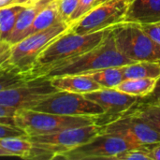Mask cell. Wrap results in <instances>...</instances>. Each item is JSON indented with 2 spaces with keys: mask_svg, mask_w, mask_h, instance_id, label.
Returning <instances> with one entry per match:
<instances>
[{
  "mask_svg": "<svg viewBox=\"0 0 160 160\" xmlns=\"http://www.w3.org/2000/svg\"><path fill=\"white\" fill-rule=\"evenodd\" d=\"M102 88H115L123 80V73L121 67H112L102 68L97 71L85 73Z\"/></svg>",
  "mask_w": 160,
  "mask_h": 160,
  "instance_id": "7402d4cb",
  "label": "cell"
},
{
  "mask_svg": "<svg viewBox=\"0 0 160 160\" xmlns=\"http://www.w3.org/2000/svg\"><path fill=\"white\" fill-rule=\"evenodd\" d=\"M98 118V116L60 115L28 109L17 111L14 124L30 137L97 124Z\"/></svg>",
  "mask_w": 160,
  "mask_h": 160,
  "instance_id": "277c9868",
  "label": "cell"
},
{
  "mask_svg": "<svg viewBox=\"0 0 160 160\" xmlns=\"http://www.w3.org/2000/svg\"><path fill=\"white\" fill-rule=\"evenodd\" d=\"M133 148L142 147L134 145L117 136L99 133L87 142L65 152L57 158L66 160L112 159L118 154Z\"/></svg>",
  "mask_w": 160,
  "mask_h": 160,
  "instance_id": "8fae6325",
  "label": "cell"
},
{
  "mask_svg": "<svg viewBox=\"0 0 160 160\" xmlns=\"http://www.w3.org/2000/svg\"><path fill=\"white\" fill-rule=\"evenodd\" d=\"M79 0H57L58 10L63 22L69 24V20L78 7Z\"/></svg>",
  "mask_w": 160,
  "mask_h": 160,
  "instance_id": "d4e9b609",
  "label": "cell"
},
{
  "mask_svg": "<svg viewBox=\"0 0 160 160\" xmlns=\"http://www.w3.org/2000/svg\"><path fill=\"white\" fill-rule=\"evenodd\" d=\"M148 148H133L127 150L113 157L112 160H149Z\"/></svg>",
  "mask_w": 160,
  "mask_h": 160,
  "instance_id": "484cf974",
  "label": "cell"
},
{
  "mask_svg": "<svg viewBox=\"0 0 160 160\" xmlns=\"http://www.w3.org/2000/svg\"><path fill=\"white\" fill-rule=\"evenodd\" d=\"M138 102L150 103V104H160V77L158 79V82H157L154 91L146 97L140 98Z\"/></svg>",
  "mask_w": 160,
  "mask_h": 160,
  "instance_id": "4dcf8cb0",
  "label": "cell"
},
{
  "mask_svg": "<svg viewBox=\"0 0 160 160\" xmlns=\"http://www.w3.org/2000/svg\"><path fill=\"white\" fill-rule=\"evenodd\" d=\"M103 3V0H79L78 7L69 20V25L71 26L74 22H76L79 19H81L84 14L89 12L95 7Z\"/></svg>",
  "mask_w": 160,
  "mask_h": 160,
  "instance_id": "cb8c5ba5",
  "label": "cell"
},
{
  "mask_svg": "<svg viewBox=\"0 0 160 160\" xmlns=\"http://www.w3.org/2000/svg\"><path fill=\"white\" fill-rule=\"evenodd\" d=\"M119 52L133 62H160V45L155 42L141 24L122 22L112 30Z\"/></svg>",
  "mask_w": 160,
  "mask_h": 160,
  "instance_id": "5b68a950",
  "label": "cell"
},
{
  "mask_svg": "<svg viewBox=\"0 0 160 160\" xmlns=\"http://www.w3.org/2000/svg\"><path fill=\"white\" fill-rule=\"evenodd\" d=\"M121 115H133L139 117L160 132V104L141 103L137 101L130 109Z\"/></svg>",
  "mask_w": 160,
  "mask_h": 160,
  "instance_id": "d6986e66",
  "label": "cell"
},
{
  "mask_svg": "<svg viewBox=\"0 0 160 160\" xmlns=\"http://www.w3.org/2000/svg\"><path fill=\"white\" fill-rule=\"evenodd\" d=\"M100 133V126L93 124L61 131L28 136L33 146L26 159H56L60 155L83 144Z\"/></svg>",
  "mask_w": 160,
  "mask_h": 160,
  "instance_id": "3957f363",
  "label": "cell"
},
{
  "mask_svg": "<svg viewBox=\"0 0 160 160\" xmlns=\"http://www.w3.org/2000/svg\"><path fill=\"white\" fill-rule=\"evenodd\" d=\"M158 79L154 78H140V79H125L115 89L139 98H143L150 95L157 84Z\"/></svg>",
  "mask_w": 160,
  "mask_h": 160,
  "instance_id": "ac0fdd59",
  "label": "cell"
},
{
  "mask_svg": "<svg viewBox=\"0 0 160 160\" xmlns=\"http://www.w3.org/2000/svg\"><path fill=\"white\" fill-rule=\"evenodd\" d=\"M160 22V0H131L124 22L150 24Z\"/></svg>",
  "mask_w": 160,
  "mask_h": 160,
  "instance_id": "4fadbf2b",
  "label": "cell"
},
{
  "mask_svg": "<svg viewBox=\"0 0 160 160\" xmlns=\"http://www.w3.org/2000/svg\"><path fill=\"white\" fill-rule=\"evenodd\" d=\"M29 79L31 78L27 73L8 65L0 69V92L19 85Z\"/></svg>",
  "mask_w": 160,
  "mask_h": 160,
  "instance_id": "603a6c76",
  "label": "cell"
},
{
  "mask_svg": "<svg viewBox=\"0 0 160 160\" xmlns=\"http://www.w3.org/2000/svg\"><path fill=\"white\" fill-rule=\"evenodd\" d=\"M105 1H107V0H103V2H105Z\"/></svg>",
  "mask_w": 160,
  "mask_h": 160,
  "instance_id": "d590c367",
  "label": "cell"
},
{
  "mask_svg": "<svg viewBox=\"0 0 160 160\" xmlns=\"http://www.w3.org/2000/svg\"><path fill=\"white\" fill-rule=\"evenodd\" d=\"M100 133L117 136L142 148L149 149L160 143L159 131L144 120L133 115H121L101 125Z\"/></svg>",
  "mask_w": 160,
  "mask_h": 160,
  "instance_id": "ba28073f",
  "label": "cell"
},
{
  "mask_svg": "<svg viewBox=\"0 0 160 160\" xmlns=\"http://www.w3.org/2000/svg\"><path fill=\"white\" fill-rule=\"evenodd\" d=\"M58 91L45 76L31 78L14 87L0 92V105L17 110H33L42 100Z\"/></svg>",
  "mask_w": 160,
  "mask_h": 160,
  "instance_id": "52a82bcc",
  "label": "cell"
},
{
  "mask_svg": "<svg viewBox=\"0 0 160 160\" xmlns=\"http://www.w3.org/2000/svg\"><path fill=\"white\" fill-rule=\"evenodd\" d=\"M20 136H27L24 130L21 129L16 126L7 125L0 123V140L9 137H20Z\"/></svg>",
  "mask_w": 160,
  "mask_h": 160,
  "instance_id": "4316f807",
  "label": "cell"
},
{
  "mask_svg": "<svg viewBox=\"0 0 160 160\" xmlns=\"http://www.w3.org/2000/svg\"><path fill=\"white\" fill-rule=\"evenodd\" d=\"M25 7L16 4L0 8V39L8 41L18 20L20 13Z\"/></svg>",
  "mask_w": 160,
  "mask_h": 160,
  "instance_id": "ffe728a7",
  "label": "cell"
},
{
  "mask_svg": "<svg viewBox=\"0 0 160 160\" xmlns=\"http://www.w3.org/2000/svg\"><path fill=\"white\" fill-rule=\"evenodd\" d=\"M131 0H107L74 22L69 31L83 35L124 22Z\"/></svg>",
  "mask_w": 160,
  "mask_h": 160,
  "instance_id": "9c48e42d",
  "label": "cell"
},
{
  "mask_svg": "<svg viewBox=\"0 0 160 160\" xmlns=\"http://www.w3.org/2000/svg\"><path fill=\"white\" fill-rule=\"evenodd\" d=\"M50 79L52 84L58 91H67L83 95L102 88L93 79L84 74L62 75L52 77Z\"/></svg>",
  "mask_w": 160,
  "mask_h": 160,
  "instance_id": "5bb4252c",
  "label": "cell"
},
{
  "mask_svg": "<svg viewBox=\"0 0 160 160\" xmlns=\"http://www.w3.org/2000/svg\"><path fill=\"white\" fill-rule=\"evenodd\" d=\"M141 26L155 42L160 45V22L150 24H141Z\"/></svg>",
  "mask_w": 160,
  "mask_h": 160,
  "instance_id": "f546056e",
  "label": "cell"
},
{
  "mask_svg": "<svg viewBox=\"0 0 160 160\" xmlns=\"http://www.w3.org/2000/svg\"><path fill=\"white\" fill-rule=\"evenodd\" d=\"M124 80L160 77V62L140 61L121 67Z\"/></svg>",
  "mask_w": 160,
  "mask_h": 160,
  "instance_id": "e0dca14e",
  "label": "cell"
},
{
  "mask_svg": "<svg viewBox=\"0 0 160 160\" xmlns=\"http://www.w3.org/2000/svg\"><path fill=\"white\" fill-rule=\"evenodd\" d=\"M17 111H18L17 109L0 105V123L15 126L14 116H15Z\"/></svg>",
  "mask_w": 160,
  "mask_h": 160,
  "instance_id": "83f0119b",
  "label": "cell"
},
{
  "mask_svg": "<svg viewBox=\"0 0 160 160\" xmlns=\"http://www.w3.org/2000/svg\"><path fill=\"white\" fill-rule=\"evenodd\" d=\"M11 44L0 39V69L8 66L11 53Z\"/></svg>",
  "mask_w": 160,
  "mask_h": 160,
  "instance_id": "f1b7e54d",
  "label": "cell"
},
{
  "mask_svg": "<svg viewBox=\"0 0 160 160\" xmlns=\"http://www.w3.org/2000/svg\"><path fill=\"white\" fill-rule=\"evenodd\" d=\"M0 145L10 157H19L26 159L31 152L33 143L28 136L9 137L0 140Z\"/></svg>",
  "mask_w": 160,
  "mask_h": 160,
  "instance_id": "44dd1931",
  "label": "cell"
},
{
  "mask_svg": "<svg viewBox=\"0 0 160 160\" xmlns=\"http://www.w3.org/2000/svg\"><path fill=\"white\" fill-rule=\"evenodd\" d=\"M115 26L83 35L68 30L53 40L39 54L32 69L29 71V77L36 78L43 76L56 64L91 50L102 42Z\"/></svg>",
  "mask_w": 160,
  "mask_h": 160,
  "instance_id": "6da1fadb",
  "label": "cell"
},
{
  "mask_svg": "<svg viewBox=\"0 0 160 160\" xmlns=\"http://www.w3.org/2000/svg\"><path fill=\"white\" fill-rule=\"evenodd\" d=\"M33 110L68 116H101L105 111L84 95L56 91L42 100Z\"/></svg>",
  "mask_w": 160,
  "mask_h": 160,
  "instance_id": "30bf717a",
  "label": "cell"
},
{
  "mask_svg": "<svg viewBox=\"0 0 160 160\" xmlns=\"http://www.w3.org/2000/svg\"><path fill=\"white\" fill-rule=\"evenodd\" d=\"M112 30L105 39L96 47L82 54L56 64L43 76L52 78L62 75L85 74L102 68L122 67L134 63L122 54L117 49Z\"/></svg>",
  "mask_w": 160,
  "mask_h": 160,
  "instance_id": "7a4b0ae2",
  "label": "cell"
},
{
  "mask_svg": "<svg viewBox=\"0 0 160 160\" xmlns=\"http://www.w3.org/2000/svg\"><path fill=\"white\" fill-rule=\"evenodd\" d=\"M0 157H10L9 154L0 145Z\"/></svg>",
  "mask_w": 160,
  "mask_h": 160,
  "instance_id": "e575fe53",
  "label": "cell"
},
{
  "mask_svg": "<svg viewBox=\"0 0 160 160\" xmlns=\"http://www.w3.org/2000/svg\"><path fill=\"white\" fill-rule=\"evenodd\" d=\"M83 95L86 98L98 104L105 111V113L101 116L112 117L110 121L123 114L140 98L139 97L123 93L115 88H101Z\"/></svg>",
  "mask_w": 160,
  "mask_h": 160,
  "instance_id": "7c38bea8",
  "label": "cell"
},
{
  "mask_svg": "<svg viewBox=\"0 0 160 160\" xmlns=\"http://www.w3.org/2000/svg\"><path fill=\"white\" fill-rule=\"evenodd\" d=\"M70 25L60 22L42 31L31 34L11 46L8 65L13 66L29 76L39 54L56 38L68 32Z\"/></svg>",
  "mask_w": 160,
  "mask_h": 160,
  "instance_id": "8992f818",
  "label": "cell"
},
{
  "mask_svg": "<svg viewBox=\"0 0 160 160\" xmlns=\"http://www.w3.org/2000/svg\"><path fill=\"white\" fill-rule=\"evenodd\" d=\"M39 1L40 0H18V4L22 5L24 7H29V6H33L35 4H37Z\"/></svg>",
  "mask_w": 160,
  "mask_h": 160,
  "instance_id": "836d02e7",
  "label": "cell"
},
{
  "mask_svg": "<svg viewBox=\"0 0 160 160\" xmlns=\"http://www.w3.org/2000/svg\"><path fill=\"white\" fill-rule=\"evenodd\" d=\"M52 0H40L37 4L29 7H25L22 11L20 13L18 20L16 22V24L14 26V29L8 40V43L11 45L19 42L22 40L24 37L30 26L32 25L34 20L36 19L37 15L39 13V11L44 8Z\"/></svg>",
  "mask_w": 160,
  "mask_h": 160,
  "instance_id": "9a60e30c",
  "label": "cell"
},
{
  "mask_svg": "<svg viewBox=\"0 0 160 160\" xmlns=\"http://www.w3.org/2000/svg\"><path fill=\"white\" fill-rule=\"evenodd\" d=\"M148 157L149 160H160V143L149 148Z\"/></svg>",
  "mask_w": 160,
  "mask_h": 160,
  "instance_id": "1f68e13d",
  "label": "cell"
},
{
  "mask_svg": "<svg viewBox=\"0 0 160 160\" xmlns=\"http://www.w3.org/2000/svg\"><path fill=\"white\" fill-rule=\"evenodd\" d=\"M18 4V0H0V8L10 7Z\"/></svg>",
  "mask_w": 160,
  "mask_h": 160,
  "instance_id": "d6a6232c",
  "label": "cell"
},
{
  "mask_svg": "<svg viewBox=\"0 0 160 160\" xmlns=\"http://www.w3.org/2000/svg\"><path fill=\"white\" fill-rule=\"evenodd\" d=\"M60 22H63V21L59 14L57 0H52L44 8H42L39 11V13L37 15L32 25L26 32L25 37L31 34L42 31L44 29H47Z\"/></svg>",
  "mask_w": 160,
  "mask_h": 160,
  "instance_id": "2e32d148",
  "label": "cell"
}]
</instances>
